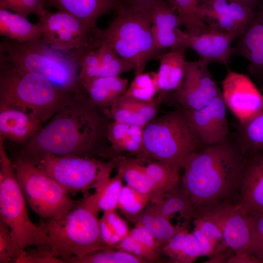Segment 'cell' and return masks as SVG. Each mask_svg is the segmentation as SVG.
<instances>
[{
    "label": "cell",
    "instance_id": "1",
    "mask_svg": "<svg viewBox=\"0 0 263 263\" xmlns=\"http://www.w3.org/2000/svg\"><path fill=\"white\" fill-rule=\"evenodd\" d=\"M105 117L86 96L78 98L61 108L16 153L30 163L46 153L95 159L106 156Z\"/></svg>",
    "mask_w": 263,
    "mask_h": 263
},
{
    "label": "cell",
    "instance_id": "2",
    "mask_svg": "<svg viewBox=\"0 0 263 263\" xmlns=\"http://www.w3.org/2000/svg\"><path fill=\"white\" fill-rule=\"evenodd\" d=\"M244 160L228 139L206 146L186 159L181 181L195 211L238 201Z\"/></svg>",
    "mask_w": 263,
    "mask_h": 263
},
{
    "label": "cell",
    "instance_id": "3",
    "mask_svg": "<svg viewBox=\"0 0 263 263\" xmlns=\"http://www.w3.org/2000/svg\"><path fill=\"white\" fill-rule=\"evenodd\" d=\"M79 97L43 77L0 58V108L15 107L32 113L43 124Z\"/></svg>",
    "mask_w": 263,
    "mask_h": 263
},
{
    "label": "cell",
    "instance_id": "4",
    "mask_svg": "<svg viewBox=\"0 0 263 263\" xmlns=\"http://www.w3.org/2000/svg\"><path fill=\"white\" fill-rule=\"evenodd\" d=\"M80 56L56 50L41 39L19 43L3 38L0 43V58L43 77L61 89L83 97L78 83Z\"/></svg>",
    "mask_w": 263,
    "mask_h": 263
},
{
    "label": "cell",
    "instance_id": "5",
    "mask_svg": "<svg viewBox=\"0 0 263 263\" xmlns=\"http://www.w3.org/2000/svg\"><path fill=\"white\" fill-rule=\"evenodd\" d=\"M116 11L117 16L110 26L101 29V40L134 67L135 75L142 73L149 61L156 56L151 32L150 8L133 6L124 1Z\"/></svg>",
    "mask_w": 263,
    "mask_h": 263
},
{
    "label": "cell",
    "instance_id": "6",
    "mask_svg": "<svg viewBox=\"0 0 263 263\" xmlns=\"http://www.w3.org/2000/svg\"><path fill=\"white\" fill-rule=\"evenodd\" d=\"M202 145L192 123L180 109L154 118L144 127L142 161L157 160L181 169Z\"/></svg>",
    "mask_w": 263,
    "mask_h": 263
},
{
    "label": "cell",
    "instance_id": "7",
    "mask_svg": "<svg viewBox=\"0 0 263 263\" xmlns=\"http://www.w3.org/2000/svg\"><path fill=\"white\" fill-rule=\"evenodd\" d=\"M4 140L0 136V218L10 227L22 251L30 246H49L43 222L36 225L30 220L26 201L6 151Z\"/></svg>",
    "mask_w": 263,
    "mask_h": 263
},
{
    "label": "cell",
    "instance_id": "8",
    "mask_svg": "<svg viewBox=\"0 0 263 263\" xmlns=\"http://www.w3.org/2000/svg\"><path fill=\"white\" fill-rule=\"evenodd\" d=\"M96 215L80 201L58 219L43 220L48 245L58 258L81 257L100 250L113 249L102 239Z\"/></svg>",
    "mask_w": 263,
    "mask_h": 263
},
{
    "label": "cell",
    "instance_id": "9",
    "mask_svg": "<svg viewBox=\"0 0 263 263\" xmlns=\"http://www.w3.org/2000/svg\"><path fill=\"white\" fill-rule=\"evenodd\" d=\"M11 159L26 202L41 220L59 219L79 204L34 164L16 153Z\"/></svg>",
    "mask_w": 263,
    "mask_h": 263
},
{
    "label": "cell",
    "instance_id": "10",
    "mask_svg": "<svg viewBox=\"0 0 263 263\" xmlns=\"http://www.w3.org/2000/svg\"><path fill=\"white\" fill-rule=\"evenodd\" d=\"M31 163L72 194L101 187L110 178L115 167L113 160L104 162L95 158L48 153L41 155Z\"/></svg>",
    "mask_w": 263,
    "mask_h": 263
},
{
    "label": "cell",
    "instance_id": "11",
    "mask_svg": "<svg viewBox=\"0 0 263 263\" xmlns=\"http://www.w3.org/2000/svg\"><path fill=\"white\" fill-rule=\"evenodd\" d=\"M38 19L42 41L56 50L81 56L101 43V29L91 27L66 12L45 9Z\"/></svg>",
    "mask_w": 263,
    "mask_h": 263
},
{
    "label": "cell",
    "instance_id": "12",
    "mask_svg": "<svg viewBox=\"0 0 263 263\" xmlns=\"http://www.w3.org/2000/svg\"><path fill=\"white\" fill-rule=\"evenodd\" d=\"M209 63L199 58L186 61L181 85L173 92L175 101L185 110H197L209 104L222 91L208 69Z\"/></svg>",
    "mask_w": 263,
    "mask_h": 263
},
{
    "label": "cell",
    "instance_id": "13",
    "mask_svg": "<svg viewBox=\"0 0 263 263\" xmlns=\"http://www.w3.org/2000/svg\"><path fill=\"white\" fill-rule=\"evenodd\" d=\"M195 213L206 215L215 222L222 230L226 246L235 253L249 252L250 224L247 214L238 201L199 209Z\"/></svg>",
    "mask_w": 263,
    "mask_h": 263
},
{
    "label": "cell",
    "instance_id": "14",
    "mask_svg": "<svg viewBox=\"0 0 263 263\" xmlns=\"http://www.w3.org/2000/svg\"><path fill=\"white\" fill-rule=\"evenodd\" d=\"M221 85L225 104L240 123L249 120L263 107V94L248 75L228 69Z\"/></svg>",
    "mask_w": 263,
    "mask_h": 263
},
{
    "label": "cell",
    "instance_id": "15",
    "mask_svg": "<svg viewBox=\"0 0 263 263\" xmlns=\"http://www.w3.org/2000/svg\"><path fill=\"white\" fill-rule=\"evenodd\" d=\"M256 10L230 0H211L198 5L199 17L210 28L242 34L252 20Z\"/></svg>",
    "mask_w": 263,
    "mask_h": 263
},
{
    "label": "cell",
    "instance_id": "16",
    "mask_svg": "<svg viewBox=\"0 0 263 263\" xmlns=\"http://www.w3.org/2000/svg\"><path fill=\"white\" fill-rule=\"evenodd\" d=\"M227 107L222 92L209 104L197 110H183L203 145H210L227 139L229 126Z\"/></svg>",
    "mask_w": 263,
    "mask_h": 263
},
{
    "label": "cell",
    "instance_id": "17",
    "mask_svg": "<svg viewBox=\"0 0 263 263\" xmlns=\"http://www.w3.org/2000/svg\"><path fill=\"white\" fill-rule=\"evenodd\" d=\"M236 41L233 55L247 60L249 74L263 86V0H258L252 20Z\"/></svg>",
    "mask_w": 263,
    "mask_h": 263
},
{
    "label": "cell",
    "instance_id": "18",
    "mask_svg": "<svg viewBox=\"0 0 263 263\" xmlns=\"http://www.w3.org/2000/svg\"><path fill=\"white\" fill-rule=\"evenodd\" d=\"M150 14L156 56L165 48L185 47L186 33L179 28L180 20L170 0H156L151 5Z\"/></svg>",
    "mask_w": 263,
    "mask_h": 263
},
{
    "label": "cell",
    "instance_id": "19",
    "mask_svg": "<svg viewBox=\"0 0 263 263\" xmlns=\"http://www.w3.org/2000/svg\"><path fill=\"white\" fill-rule=\"evenodd\" d=\"M184 46L193 50L200 58L211 62L227 65L233 56L231 44L241 34L236 32H224L213 29L208 26L196 34L186 31Z\"/></svg>",
    "mask_w": 263,
    "mask_h": 263
},
{
    "label": "cell",
    "instance_id": "20",
    "mask_svg": "<svg viewBox=\"0 0 263 263\" xmlns=\"http://www.w3.org/2000/svg\"><path fill=\"white\" fill-rule=\"evenodd\" d=\"M238 202L247 214L263 212V151L245 156Z\"/></svg>",
    "mask_w": 263,
    "mask_h": 263
},
{
    "label": "cell",
    "instance_id": "21",
    "mask_svg": "<svg viewBox=\"0 0 263 263\" xmlns=\"http://www.w3.org/2000/svg\"><path fill=\"white\" fill-rule=\"evenodd\" d=\"M161 101L159 97L144 101L122 95L104 112L112 121L145 127L155 118Z\"/></svg>",
    "mask_w": 263,
    "mask_h": 263
},
{
    "label": "cell",
    "instance_id": "22",
    "mask_svg": "<svg viewBox=\"0 0 263 263\" xmlns=\"http://www.w3.org/2000/svg\"><path fill=\"white\" fill-rule=\"evenodd\" d=\"M43 123L30 112L15 107L0 108V136L23 144L42 128Z\"/></svg>",
    "mask_w": 263,
    "mask_h": 263
},
{
    "label": "cell",
    "instance_id": "23",
    "mask_svg": "<svg viewBox=\"0 0 263 263\" xmlns=\"http://www.w3.org/2000/svg\"><path fill=\"white\" fill-rule=\"evenodd\" d=\"M124 0H45L51 6L77 18L87 25L96 28L97 20L103 15L117 10Z\"/></svg>",
    "mask_w": 263,
    "mask_h": 263
},
{
    "label": "cell",
    "instance_id": "24",
    "mask_svg": "<svg viewBox=\"0 0 263 263\" xmlns=\"http://www.w3.org/2000/svg\"><path fill=\"white\" fill-rule=\"evenodd\" d=\"M184 46L170 48L167 52L160 53L155 58L160 62L157 73L159 98L161 99L170 92L178 90L182 84L186 61Z\"/></svg>",
    "mask_w": 263,
    "mask_h": 263
},
{
    "label": "cell",
    "instance_id": "25",
    "mask_svg": "<svg viewBox=\"0 0 263 263\" xmlns=\"http://www.w3.org/2000/svg\"><path fill=\"white\" fill-rule=\"evenodd\" d=\"M83 94L100 109L113 105L123 95L128 87V79L120 76L98 77L79 81Z\"/></svg>",
    "mask_w": 263,
    "mask_h": 263
},
{
    "label": "cell",
    "instance_id": "26",
    "mask_svg": "<svg viewBox=\"0 0 263 263\" xmlns=\"http://www.w3.org/2000/svg\"><path fill=\"white\" fill-rule=\"evenodd\" d=\"M144 128L113 121L108 123L106 135L110 144L109 151L116 154L128 152L142 160Z\"/></svg>",
    "mask_w": 263,
    "mask_h": 263
},
{
    "label": "cell",
    "instance_id": "27",
    "mask_svg": "<svg viewBox=\"0 0 263 263\" xmlns=\"http://www.w3.org/2000/svg\"><path fill=\"white\" fill-rule=\"evenodd\" d=\"M40 24L33 23L27 18L0 9V35L3 38L24 43L41 38Z\"/></svg>",
    "mask_w": 263,
    "mask_h": 263
},
{
    "label": "cell",
    "instance_id": "28",
    "mask_svg": "<svg viewBox=\"0 0 263 263\" xmlns=\"http://www.w3.org/2000/svg\"><path fill=\"white\" fill-rule=\"evenodd\" d=\"M151 205L159 214L169 219L179 213L186 224H189L195 216L194 207L181 180L158 202Z\"/></svg>",
    "mask_w": 263,
    "mask_h": 263
},
{
    "label": "cell",
    "instance_id": "29",
    "mask_svg": "<svg viewBox=\"0 0 263 263\" xmlns=\"http://www.w3.org/2000/svg\"><path fill=\"white\" fill-rule=\"evenodd\" d=\"M100 63L95 67L80 70L78 82L89 78L120 76L129 72L134 67L128 62L117 55L111 47L104 41H102L98 47Z\"/></svg>",
    "mask_w": 263,
    "mask_h": 263
},
{
    "label": "cell",
    "instance_id": "30",
    "mask_svg": "<svg viewBox=\"0 0 263 263\" xmlns=\"http://www.w3.org/2000/svg\"><path fill=\"white\" fill-rule=\"evenodd\" d=\"M123 179L117 171L113 178H110L94 194H85L81 203L97 214L100 211L115 210L123 188Z\"/></svg>",
    "mask_w": 263,
    "mask_h": 263
},
{
    "label": "cell",
    "instance_id": "31",
    "mask_svg": "<svg viewBox=\"0 0 263 263\" xmlns=\"http://www.w3.org/2000/svg\"><path fill=\"white\" fill-rule=\"evenodd\" d=\"M147 176L152 186V203L158 201L166 192L171 190L180 181L179 168L157 160L145 166Z\"/></svg>",
    "mask_w": 263,
    "mask_h": 263
},
{
    "label": "cell",
    "instance_id": "32",
    "mask_svg": "<svg viewBox=\"0 0 263 263\" xmlns=\"http://www.w3.org/2000/svg\"><path fill=\"white\" fill-rule=\"evenodd\" d=\"M113 161L127 185L148 195L151 202L153 198V191L143 161L137 158L120 156L114 157Z\"/></svg>",
    "mask_w": 263,
    "mask_h": 263
},
{
    "label": "cell",
    "instance_id": "33",
    "mask_svg": "<svg viewBox=\"0 0 263 263\" xmlns=\"http://www.w3.org/2000/svg\"><path fill=\"white\" fill-rule=\"evenodd\" d=\"M236 145L245 156L263 151V106L246 122L240 123Z\"/></svg>",
    "mask_w": 263,
    "mask_h": 263
},
{
    "label": "cell",
    "instance_id": "34",
    "mask_svg": "<svg viewBox=\"0 0 263 263\" xmlns=\"http://www.w3.org/2000/svg\"><path fill=\"white\" fill-rule=\"evenodd\" d=\"M137 223L147 227L162 245L166 244L180 227L171 224L170 219L156 212L151 205H148L140 215Z\"/></svg>",
    "mask_w": 263,
    "mask_h": 263
},
{
    "label": "cell",
    "instance_id": "35",
    "mask_svg": "<svg viewBox=\"0 0 263 263\" xmlns=\"http://www.w3.org/2000/svg\"><path fill=\"white\" fill-rule=\"evenodd\" d=\"M67 263H145L144 259L124 250L117 249L100 250L81 257H69L63 260Z\"/></svg>",
    "mask_w": 263,
    "mask_h": 263
},
{
    "label": "cell",
    "instance_id": "36",
    "mask_svg": "<svg viewBox=\"0 0 263 263\" xmlns=\"http://www.w3.org/2000/svg\"><path fill=\"white\" fill-rule=\"evenodd\" d=\"M150 201L148 195L126 185L121 189L117 208L130 221L136 223Z\"/></svg>",
    "mask_w": 263,
    "mask_h": 263
},
{
    "label": "cell",
    "instance_id": "37",
    "mask_svg": "<svg viewBox=\"0 0 263 263\" xmlns=\"http://www.w3.org/2000/svg\"><path fill=\"white\" fill-rule=\"evenodd\" d=\"M159 93L157 73H142L135 75L123 95L144 101L155 99Z\"/></svg>",
    "mask_w": 263,
    "mask_h": 263
},
{
    "label": "cell",
    "instance_id": "38",
    "mask_svg": "<svg viewBox=\"0 0 263 263\" xmlns=\"http://www.w3.org/2000/svg\"><path fill=\"white\" fill-rule=\"evenodd\" d=\"M179 19L181 25L188 34H196L208 25L197 14V0H170Z\"/></svg>",
    "mask_w": 263,
    "mask_h": 263
},
{
    "label": "cell",
    "instance_id": "39",
    "mask_svg": "<svg viewBox=\"0 0 263 263\" xmlns=\"http://www.w3.org/2000/svg\"><path fill=\"white\" fill-rule=\"evenodd\" d=\"M22 252L10 227L0 218V263H17Z\"/></svg>",
    "mask_w": 263,
    "mask_h": 263
},
{
    "label": "cell",
    "instance_id": "40",
    "mask_svg": "<svg viewBox=\"0 0 263 263\" xmlns=\"http://www.w3.org/2000/svg\"><path fill=\"white\" fill-rule=\"evenodd\" d=\"M192 220L194 226L200 229L214 243L216 253L227 247L221 228L212 219L206 215L195 213Z\"/></svg>",
    "mask_w": 263,
    "mask_h": 263
},
{
    "label": "cell",
    "instance_id": "41",
    "mask_svg": "<svg viewBox=\"0 0 263 263\" xmlns=\"http://www.w3.org/2000/svg\"><path fill=\"white\" fill-rule=\"evenodd\" d=\"M189 225L183 223L162 247V252L175 263H186L184 251V240Z\"/></svg>",
    "mask_w": 263,
    "mask_h": 263
},
{
    "label": "cell",
    "instance_id": "42",
    "mask_svg": "<svg viewBox=\"0 0 263 263\" xmlns=\"http://www.w3.org/2000/svg\"><path fill=\"white\" fill-rule=\"evenodd\" d=\"M45 0H0V9L27 18L30 14L38 18L45 10Z\"/></svg>",
    "mask_w": 263,
    "mask_h": 263
},
{
    "label": "cell",
    "instance_id": "43",
    "mask_svg": "<svg viewBox=\"0 0 263 263\" xmlns=\"http://www.w3.org/2000/svg\"><path fill=\"white\" fill-rule=\"evenodd\" d=\"M115 248L121 249L145 260L147 263L158 261L161 253L149 249L129 234L117 244Z\"/></svg>",
    "mask_w": 263,
    "mask_h": 263
},
{
    "label": "cell",
    "instance_id": "44",
    "mask_svg": "<svg viewBox=\"0 0 263 263\" xmlns=\"http://www.w3.org/2000/svg\"><path fill=\"white\" fill-rule=\"evenodd\" d=\"M17 263H62V262L49 246L45 245L25 249Z\"/></svg>",
    "mask_w": 263,
    "mask_h": 263
},
{
    "label": "cell",
    "instance_id": "45",
    "mask_svg": "<svg viewBox=\"0 0 263 263\" xmlns=\"http://www.w3.org/2000/svg\"><path fill=\"white\" fill-rule=\"evenodd\" d=\"M130 234L145 246L153 251L163 253L162 245L156 240L151 232L142 224L136 223Z\"/></svg>",
    "mask_w": 263,
    "mask_h": 263
},
{
    "label": "cell",
    "instance_id": "46",
    "mask_svg": "<svg viewBox=\"0 0 263 263\" xmlns=\"http://www.w3.org/2000/svg\"><path fill=\"white\" fill-rule=\"evenodd\" d=\"M102 217L106 220L114 232L121 239L127 236L130 233L126 222L120 217L115 210L103 211Z\"/></svg>",
    "mask_w": 263,
    "mask_h": 263
},
{
    "label": "cell",
    "instance_id": "47",
    "mask_svg": "<svg viewBox=\"0 0 263 263\" xmlns=\"http://www.w3.org/2000/svg\"><path fill=\"white\" fill-rule=\"evenodd\" d=\"M192 232L197 242L201 257L207 256L209 258L216 253V248L214 243L200 229L194 226Z\"/></svg>",
    "mask_w": 263,
    "mask_h": 263
},
{
    "label": "cell",
    "instance_id": "48",
    "mask_svg": "<svg viewBox=\"0 0 263 263\" xmlns=\"http://www.w3.org/2000/svg\"><path fill=\"white\" fill-rule=\"evenodd\" d=\"M184 251L186 263H192L201 257L199 246L192 232L188 231L185 236Z\"/></svg>",
    "mask_w": 263,
    "mask_h": 263
},
{
    "label": "cell",
    "instance_id": "49",
    "mask_svg": "<svg viewBox=\"0 0 263 263\" xmlns=\"http://www.w3.org/2000/svg\"><path fill=\"white\" fill-rule=\"evenodd\" d=\"M99 223L100 235L103 242L110 247L115 248L117 244L122 239L114 232L102 216L99 220Z\"/></svg>",
    "mask_w": 263,
    "mask_h": 263
},
{
    "label": "cell",
    "instance_id": "50",
    "mask_svg": "<svg viewBox=\"0 0 263 263\" xmlns=\"http://www.w3.org/2000/svg\"><path fill=\"white\" fill-rule=\"evenodd\" d=\"M247 215L250 226L251 236L263 237V212L249 213Z\"/></svg>",
    "mask_w": 263,
    "mask_h": 263
},
{
    "label": "cell",
    "instance_id": "51",
    "mask_svg": "<svg viewBox=\"0 0 263 263\" xmlns=\"http://www.w3.org/2000/svg\"><path fill=\"white\" fill-rule=\"evenodd\" d=\"M248 252L263 263V237L251 236Z\"/></svg>",
    "mask_w": 263,
    "mask_h": 263
},
{
    "label": "cell",
    "instance_id": "52",
    "mask_svg": "<svg viewBox=\"0 0 263 263\" xmlns=\"http://www.w3.org/2000/svg\"><path fill=\"white\" fill-rule=\"evenodd\" d=\"M227 263H262L253 254L247 252L235 253L227 261Z\"/></svg>",
    "mask_w": 263,
    "mask_h": 263
},
{
    "label": "cell",
    "instance_id": "53",
    "mask_svg": "<svg viewBox=\"0 0 263 263\" xmlns=\"http://www.w3.org/2000/svg\"><path fill=\"white\" fill-rule=\"evenodd\" d=\"M235 253L230 248L227 247L214 254L205 263H227L228 260Z\"/></svg>",
    "mask_w": 263,
    "mask_h": 263
},
{
    "label": "cell",
    "instance_id": "54",
    "mask_svg": "<svg viewBox=\"0 0 263 263\" xmlns=\"http://www.w3.org/2000/svg\"><path fill=\"white\" fill-rule=\"evenodd\" d=\"M156 0H124L129 4L144 8H150Z\"/></svg>",
    "mask_w": 263,
    "mask_h": 263
},
{
    "label": "cell",
    "instance_id": "55",
    "mask_svg": "<svg viewBox=\"0 0 263 263\" xmlns=\"http://www.w3.org/2000/svg\"><path fill=\"white\" fill-rule=\"evenodd\" d=\"M256 10L258 0H230Z\"/></svg>",
    "mask_w": 263,
    "mask_h": 263
},
{
    "label": "cell",
    "instance_id": "56",
    "mask_svg": "<svg viewBox=\"0 0 263 263\" xmlns=\"http://www.w3.org/2000/svg\"><path fill=\"white\" fill-rule=\"evenodd\" d=\"M198 5L205 4L211 0H197Z\"/></svg>",
    "mask_w": 263,
    "mask_h": 263
}]
</instances>
